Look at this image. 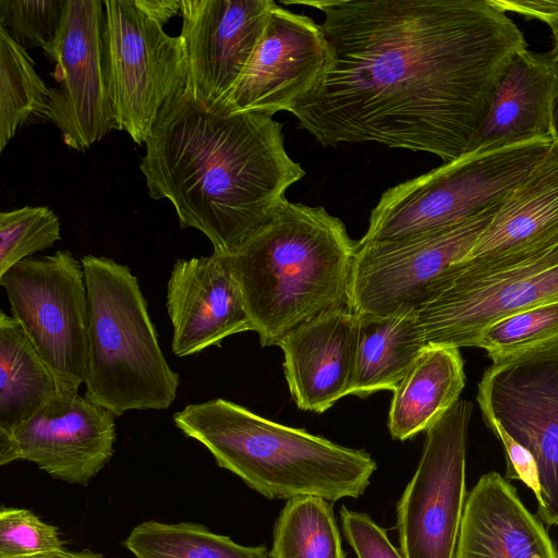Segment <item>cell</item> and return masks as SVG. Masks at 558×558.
Wrapping results in <instances>:
<instances>
[{
  "mask_svg": "<svg viewBox=\"0 0 558 558\" xmlns=\"http://www.w3.org/2000/svg\"><path fill=\"white\" fill-rule=\"evenodd\" d=\"M323 13L329 62L289 111L325 147L465 155L497 83L527 48L492 0L282 1Z\"/></svg>",
  "mask_w": 558,
  "mask_h": 558,
  "instance_id": "obj_1",
  "label": "cell"
},
{
  "mask_svg": "<svg viewBox=\"0 0 558 558\" xmlns=\"http://www.w3.org/2000/svg\"><path fill=\"white\" fill-rule=\"evenodd\" d=\"M140 169L149 196L168 201L181 228L201 231L219 255L265 226L305 174L272 116L217 112L186 89L160 111Z\"/></svg>",
  "mask_w": 558,
  "mask_h": 558,
  "instance_id": "obj_2",
  "label": "cell"
},
{
  "mask_svg": "<svg viewBox=\"0 0 558 558\" xmlns=\"http://www.w3.org/2000/svg\"><path fill=\"white\" fill-rule=\"evenodd\" d=\"M357 241L324 207L284 203L234 252L222 255L262 347L278 345L315 316L350 306Z\"/></svg>",
  "mask_w": 558,
  "mask_h": 558,
  "instance_id": "obj_3",
  "label": "cell"
},
{
  "mask_svg": "<svg viewBox=\"0 0 558 558\" xmlns=\"http://www.w3.org/2000/svg\"><path fill=\"white\" fill-rule=\"evenodd\" d=\"M173 423L220 468L268 499L359 498L377 468L365 450L272 422L222 398L187 404L173 414Z\"/></svg>",
  "mask_w": 558,
  "mask_h": 558,
  "instance_id": "obj_4",
  "label": "cell"
},
{
  "mask_svg": "<svg viewBox=\"0 0 558 558\" xmlns=\"http://www.w3.org/2000/svg\"><path fill=\"white\" fill-rule=\"evenodd\" d=\"M81 262L88 300L84 397L116 416L168 409L180 376L163 355L137 277L110 257Z\"/></svg>",
  "mask_w": 558,
  "mask_h": 558,
  "instance_id": "obj_5",
  "label": "cell"
},
{
  "mask_svg": "<svg viewBox=\"0 0 558 558\" xmlns=\"http://www.w3.org/2000/svg\"><path fill=\"white\" fill-rule=\"evenodd\" d=\"M553 136L471 153L385 191L361 242L398 240L471 219L500 204L544 159Z\"/></svg>",
  "mask_w": 558,
  "mask_h": 558,
  "instance_id": "obj_6",
  "label": "cell"
},
{
  "mask_svg": "<svg viewBox=\"0 0 558 558\" xmlns=\"http://www.w3.org/2000/svg\"><path fill=\"white\" fill-rule=\"evenodd\" d=\"M558 300V230L517 250L463 260L416 308L427 344L473 347L493 322Z\"/></svg>",
  "mask_w": 558,
  "mask_h": 558,
  "instance_id": "obj_7",
  "label": "cell"
},
{
  "mask_svg": "<svg viewBox=\"0 0 558 558\" xmlns=\"http://www.w3.org/2000/svg\"><path fill=\"white\" fill-rule=\"evenodd\" d=\"M105 52L118 130L145 145L160 111L186 89L182 37L170 36L144 0H106Z\"/></svg>",
  "mask_w": 558,
  "mask_h": 558,
  "instance_id": "obj_8",
  "label": "cell"
},
{
  "mask_svg": "<svg viewBox=\"0 0 558 558\" xmlns=\"http://www.w3.org/2000/svg\"><path fill=\"white\" fill-rule=\"evenodd\" d=\"M11 316L70 388L87 375L88 300L82 262L72 252L28 257L0 276Z\"/></svg>",
  "mask_w": 558,
  "mask_h": 558,
  "instance_id": "obj_9",
  "label": "cell"
},
{
  "mask_svg": "<svg viewBox=\"0 0 558 558\" xmlns=\"http://www.w3.org/2000/svg\"><path fill=\"white\" fill-rule=\"evenodd\" d=\"M482 414L494 417L533 456L537 515L558 525V341L494 362L478 383Z\"/></svg>",
  "mask_w": 558,
  "mask_h": 558,
  "instance_id": "obj_10",
  "label": "cell"
},
{
  "mask_svg": "<svg viewBox=\"0 0 558 558\" xmlns=\"http://www.w3.org/2000/svg\"><path fill=\"white\" fill-rule=\"evenodd\" d=\"M498 205L465 221L384 242L357 241L349 303L357 315L417 308L432 287L465 260Z\"/></svg>",
  "mask_w": 558,
  "mask_h": 558,
  "instance_id": "obj_11",
  "label": "cell"
},
{
  "mask_svg": "<svg viewBox=\"0 0 558 558\" xmlns=\"http://www.w3.org/2000/svg\"><path fill=\"white\" fill-rule=\"evenodd\" d=\"M472 402L459 399L426 429L416 471L397 505L403 558H454L464 505Z\"/></svg>",
  "mask_w": 558,
  "mask_h": 558,
  "instance_id": "obj_12",
  "label": "cell"
},
{
  "mask_svg": "<svg viewBox=\"0 0 558 558\" xmlns=\"http://www.w3.org/2000/svg\"><path fill=\"white\" fill-rule=\"evenodd\" d=\"M101 0H68L52 61L48 120L63 142L84 151L118 130L109 94Z\"/></svg>",
  "mask_w": 558,
  "mask_h": 558,
  "instance_id": "obj_13",
  "label": "cell"
},
{
  "mask_svg": "<svg viewBox=\"0 0 558 558\" xmlns=\"http://www.w3.org/2000/svg\"><path fill=\"white\" fill-rule=\"evenodd\" d=\"M116 439L111 411L64 393L0 433V465L29 461L56 480L87 486L112 458Z\"/></svg>",
  "mask_w": 558,
  "mask_h": 558,
  "instance_id": "obj_14",
  "label": "cell"
},
{
  "mask_svg": "<svg viewBox=\"0 0 558 558\" xmlns=\"http://www.w3.org/2000/svg\"><path fill=\"white\" fill-rule=\"evenodd\" d=\"M328 62L320 24L274 2L253 56L223 104L214 111L269 116L289 112L317 85Z\"/></svg>",
  "mask_w": 558,
  "mask_h": 558,
  "instance_id": "obj_15",
  "label": "cell"
},
{
  "mask_svg": "<svg viewBox=\"0 0 558 558\" xmlns=\"http://www.w3.org/2000/svg\"><path fill=\"white\" fill-rule=\"evenodd\" d=\"M180 1L186 92L206 108L217 110L259 44L275 1Z\"/></svg>",
  "mask_w": 558,
  "mask_h": 558,
  "instance_id": "obj_16",
  "label": "cell"
},
{
  "mask_svg": "<svg viewBox=\"0 0 558 558\" xmlns=\"http://www.w3.org/2000/svg\"><path fill=\"white\" fill-rule=\"evenodd\" d=\"M166 307L172 326L171 351L179 357L253 330L240 287L219 254L178 259L167 283Z\"/></svg>",
  "mask_w": 558,
  "mask_h": 558,
  "instance_id": "obj_17",
  "label": "cell"
},
{
  "mask_svg": "<svg viewBox=\"0 0 558 558\" xmlns=\"http://www.w3.org/2000/svg\"><path fill=\"white\" fill-rule=\"evenodd\" d=\"M360 316L348 305L304 322L278 343L284 376L299 409L323 413L349 396L353 383Z\"/></svg>",
  "mask_w": 558,
  "mask_h": 558,
  "instance_id": "obj_18",
  "label": "cell"
},
{
  "mask_svg": "<svg viewBox=\"0 0 558 558\" xmlns=\"http://www.w3.org/2000/svg\"><path fill=\"white\" fill-rule=\"evenodd\" d=\"M454 558H558L544 522L496 471L466 495Z\"/></svg>",
  "mask_w": 558,
  "mask_h": 558,
  "instance_id": "obj_19",
  "label": "cell"
},
{
  "mask_svg": "<svg viewBox=\"0 0 558 558\" xmlns=\"http://www.w3.org/2000/svg\"><path fill=\"white\" fill-rule=\"evenodd\" d=\"M557 93V52L519 51L497 83L489 110L466 154L551 136Z\"/></svg>",
  "mask_w": 558,
  "mask_h": 558,
  "instance_id": "obj_20",
  "label": "cell"
},
{
  "mask_svg": "<svg viewBox=\"0 0 558 558\" xmlns=\"http://www.w3.org/2000/svg\"><path fill=\"white\" fill-rule=\"evenodd\" d=\"M464 385L459 348L427 344L392 390L390 436L403 441L426 432L459 400Z\"/></svg>",
  "mask_w": 558,
  "mask_h": 558,
  "instance_id": "obj_21",
  "label": "cell"
},
{
  "mask_svg": "<svg viewBox=\"0 0 558 558\" xmlns=\"http://www.w3.org/2000/svg\"><path fill=\"white\" fill-rule=\"evenodd\" d=\"M558 230V143L498 206L468 259L522 247Z\"/></svg>",
  "mask_w": 558,
  "mask_h": 558,
  "instance_id": "obj_22",
  "label": "cell"
},
{
  "mask_svg": "<svg viewBox=\"0 0 558 558\" xmlns=\"http://www.w3.org/2000/svg\"><path fill=\"white\" fill-rule=\"evenodd\" d=\"M359 316L356 365L349 396L365 398L393 390L427 342L415 308Z\"/></svg>",
  "mask_w": 558,
  "mask_h": 558,
  "instance_id": "obj_23",
  "label": "cell"
},
{
  "mask_svg": "<svg viewBox=\"0 0 558 558\" xmlns=\"http://www.w3.org/2000/svg\"><path fill=\"white\" fill-rule=\"evenodd\" d=\"M65 385L48 366L20 324L0 311V433H7L64 393Z\"/></svg>",
  "mask_w": 558,
  "mask_h": 558,
  "instance_id": "obj_24",
  "label": "cell"
},
{
  "mask_svg": "<svg viewBox=\"0 0 558 558\" xmlns=\"http://www.w3.org/2000/svg\"><path fill=\"white\" fill-rule=\"evenodd\" d=\"M123 545L136 558H270L265 546H243L192 522L144 521Z\"/></svg>",
  "mask_w": 558,
  "mask_h": 558,
  "instance_id": "obj_25",
  "label": "cell"
},
{
  "mask_svg": "<svg viewBox=\"0 0 558 558\" xmlns=\"http://www.w3.org/2000/svg\"><path fill=\"white\" fill-rule=\"evenodd\" d=\"M49 105L50 87L26 48L0 27V151L21 128L48 119Z\"/></svg>",
  "mask_w": 558,
  "mask_h": 558,
  "instance_id": "obj_26",
  "label": "cell"
},
{
  "mask_svg": "<svg viewBox=\"0 0 558 558\" xmlns=\"http://www.w3.org/2000/svg\"><path fill=\"white\" fill-rule=\"evenodd\" d=\"M270 558H345L330 501L287 500L274 526Z\"/></svg>",
  "mask_w": 558,
  "mask_h": 558,
  "instance_id": "obj_27",
  "label": "cell"
},
{
  "mask_svg": "<svg viewBox=\"0 0 558 558\" xmlns=\"http://www.w3.org/2000/svg\"><path fill=\"white\" fill-rule=\"evenodd\" d=\"M558 341V300L499 318L485 327L473 347L484 349L493 363Z\"/></svg>",
  "mask_w": 558,
  "mask_h": 558,
  "instance_id": "obj_28",
  "label": "cell"
},
{
  "mask_svg": "<svg viewBox=\"0 0 558 558\" xmlns=\"http://www.w3.org/2000/svg\"><path fill=\"white\" fill-rule=\"evenodd\" d=\"M61 240L59 217L47 206H24L0 214V276Z\"/></svg>",
  "mask_w": 558,
  "mask_h": 558,
  "instance_id": "obj_29",
  "label": "cell"
},
{
  "mask_svg": "<svg viewBox=\"0 0 558 558\" xmlns=\"http://www.w3.org/2000/svg\"><path fill=\"white\" fill-rule=\"evenodd\" d=\"M68 0H0V27L24 48H40L52 61Z\"/></svg>",
  "mask_w": 558,
  "mask_h": 558,
  "instance_id": "obj_30",
  "label": "cell"
},
{
  "mask_svg": "<svg viewBox=\"0 0 558 558\" xmlns=\"http://www.w3.org/2000/svg\"><path fill=\"white\" fill-rule=\"evenodd\" d=\"M64 549L56 526L27 509L2 506L0 510V558H25Z\"/></svg>",
  "mask_w": 558,
  "mask_h": 558,
  "instance_id": "obj_31",
  "label": "cell"
},
{
  "mask_svg": "<svg viewBox=\"0 0 558 558\" xmlns=\"http://www.w3.org/2000/svg\"><path fill=\"white\" fill-rule=\"evenodd\" d=\"M343 535L357 558H403L386 531L366 513L340 509Z\"/></svg>",
  "mask_w": 558,
  "mask_h": 558,
  "instance_id": "obj_32",
  "label": "cell"
},
{
  "mask_svg": "<svg viewBox=\"0 0 558 558\" xmlns=\"http://www.w3.org/2000/svg\"><path fill=\"white\" fill-rule=\"evenodd\" d=\"M487 427L499 438L506 453V480H517L539 497V483L536 462L531 452L514 440L505 428L488 414H483Z\"/></svg>",
  "mask_w": 558,
  "mask_h": 558,
  "instance_id": "obj_33",
  "label": "cell"
},
{
  "mask_svg": "<svg viewBox=\"0 0 558 558\" xmlns=\"http://www.w3.org/2000/svg\"><path fill=\"white\" fill-rule=\"evenodd\" d=\"M505 13H517L547 24L550 29L558 26V0H492Z\"/></svg>",
  "mask_w": 558,
  "mask_h": 558,
  "instance_id": "obj_34",
  "label": "cell"
},
{
  "mask_svg": "<svg viewBox=\"0 0 558 558\" xmlns=\"http://www.w3.org/2000/svg\"><path fill=\"white\" fill-rule=\"evenodd\" d=\"M25 558H105L101 554H97L90 551L88 549L81 551H72L68 549L53 550L48 553H43Z\"/></svg>",
  "mask_w": 558,
  "mask_h": 558,
  "instance_id": "obj_35",
  "label": "cell"
},
{
  "mask_svg": "<svg viewBox=\"0 0 558 558\" xmlns=\"http://www.w3.org/2000/svg\"><path fill=\"white\" fill-rule=\"evenodd\" d=\"M551 136L558 143V93L554 98L551 108Z\"/></svg>",
  "mask_w": 558,
  "mask_h": 558,
  "instance_id": "obj_36",
  "label": "cell"
},
{
  "mask_svg": "<svg viewBox=\"0 0 558 558\" xmlns=\"http://www.w3.org/2000/svg\"><path fill=\"white\" fill-rule=\"evenodd\" d=\"M553 38H554V50L558 54V26L551 29Z\"/></svg>",
  "mask_w": 558,
  "mask_h": 558,
  "instance_id": "obj_37",
  "label": "cell"
}]
</instances>
